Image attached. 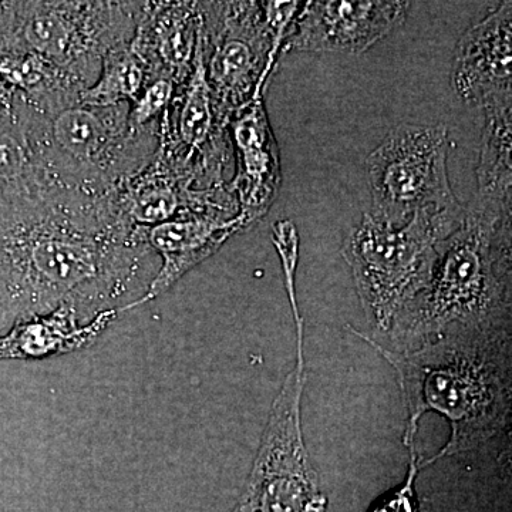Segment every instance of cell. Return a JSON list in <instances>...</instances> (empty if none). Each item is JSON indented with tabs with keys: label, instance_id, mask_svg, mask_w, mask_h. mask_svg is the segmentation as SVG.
I'll return each mask as SVG.
<instances>
[{
	"label": "cell",
	"instance_id": "17",
	"mask_svg": "<svg viewBox=\"0 0 512 512\" xmlns=\"http://www.w3.org/2000/svg\"><path fill=\"white\" fill-rule=\"evenodd\" d=\"M511 101L485 107L477 198L511 207Z\"/></svg>",
	"mask_w": 512,
	"mask_h": 512
},
{
	"label": "cell",
	"instance_id": "11",
	"mask_svg": "<svg viewBox=\"0 0 512 512\" xmlns=\"http://www.w3.org/2000/svg\"><path fill=\"white\" fill-rule=\"evenodd\" d=\"M251 225L239 212L232 218L184 215L153 227H137V237L160 259L161 265L147 292L127 306L124 313L160 298L191 269L214 255L232 235Z\"/></svg>",
	"mask_w": 512,
	"mask_h": 512
},
{
	"label": "cell",
	"instance_id": "2",
	"mask_svg": "<svg viewBox=\"0 0 512 512\" xmlns=\"http://www.w3.org/2000/svg\"><path fill=\"white\" fill-rule=\"evenodd\" d=\"M396 370L409 420L404 446L414 447L427 412L446 417L450 439L420 468L476 450L507 427L511 414V328L453 329L407 352H392L350 328Z\"/></svg>",
	"mask_w": 512,
	"mask_h": 512
},
{
	"label": "cell",
	"instance_id": "4",
	"mask_svg": "<svg viewBox=\"0 0 512 512\" xmlns=\"http://www.w3.org/2000/svg\"><path fill=\"white\" fill-rule=\"evenodd\" d=\"M82 94H60L39 106L16 94L13 113L53 188L101 197L151 163L160 133L131 126L130 104L99 106Z\"/></svg>",
	"mask_w": 512,
	"mask_h": 512
},
{
	"label": "cell",
	"instance_id": "7",
	"mask_svg": "<svg viewBox=\"0 0 512 512\" xmlns=\"http://www.w3.org/2000/svg\"><path fill=\"white\" fill-rule=\"evenodd\" d=\"M299 3L200 2L202 56L224 123L262 97L279 40Z\"/></svg>",
	"mask_w": 512,
	"mask_h": 512
},
{
	"label": "cell",
	"instance_id": "15",
	"mask_svg": "<svg viewBox=\"0 0 512 512\" xmlns=\"http://www.w3.org/2000/svg\"><path fill=\"white\" fill-rule=\"evenodd\" d=\"M123 315L121 309L84 322L70 306L20 320L0 335V360H45L92 348Z\"/></svg>",
	"mask_w": 512,
	"mask_h": 512
},
{
	"label": "cell",
	"instance_id": "9",
	"mask_svg": "<svg viewBox=\"0 0 512 512\" xmlns=\"http://www.w3.org/2000/svg\"><path fill=\"white\" fill-rule=\"evenodd\" d=\"M444 124H400L367 157L366 175L376 220L403 227L416 212L460 207L447 175Z\"/></svg>",
	"mask_w": 512,
	"mask_h": 512
},
{
	"label": "cell",
	"instance_id": "12",
	"mask_svg": "<svg viewBox=\"0 0 512 512\" xmlns=\"http://www.w3.org/2000/svg\"><path fill=\"white\" fill-rule=\"evenodd\" d=\"M512 3L504 2L458 42L451 84L470 106L490 107L511 99Z\"/></svg>",
	"mask_w": 512,
	"mask_h": 512
},
{
	"label": "cell",
	"instance_id": "6",
	"mask_svg": "<svg viewBox=\"0 0 512 512\" xmlns=\"http://www.w3.org/2000/svg\"><path fill=\"white\" fill-rule=\"evenodd\" d=\"M147 2H0V53L42 57L89 89L101 63L136 35Z\"/></svg>",
	"mask_w": 512,
	"mask_h": 512
},
{
	"label": "cell",
	"instance_id": "16",
	"mask_svg": "<svg viewBox=\"0 0 512 512\" xmlns=\"http://www.w3.org/2000/svg\"><path fill=\"white\" fill-rule=\"evenodd\" d=\"M55 190L40 170L15 113L0 117V210Z\"/></svg>",
	"mask_w": 512,
	"mask_h": 512
},
{
	"label": "cell",
	"instance_id": "8",
	"mask_svg": "<svg viewBox=\"0 0 512 512\" xmlns=\"http://www.w3.org/2000/svg\"><path fill=\"white\" fill-rule=\"evenodd\" d=\"M296 332L298 359L272 404L254 466L231 512H328V498L303 439V328Z\"/></svg>",
	"mask_w": 512,
	"mask_h": 512
},
{
	"label": "cell",
	"instance_id": "1",
	"mask_svg": "<svg viewBox=\"0 0 512 512\" xmlns=\"http://www.w3.org/2000/svg\"><path fill=\"white\" fill-rule=\"evenodd\" d=\"M157 256L109 194L52 190L0 210V325L70 306L84 322L124 309L153 281ZM0 333V335H2Z\"/></svg>",
	"mask_w": 512,
	"mask_h": 512
},
{
	"label": "cell",
	"instance_id": "10",
	"mask_svg": "<svg viewBox=\"0 0 512 512\" xmlns=\"http://www.w3.org/2000/svg\"><path fill=\"white\" fill-rule=\"evenodd\" d=\"M409 2H309L284 50L362 55L406 20Z\"/></svg>",
	"mask_w": 512,
	"mask_h": 512
},
{
	"label": "cell",
	"instance_id": "3",
	"mask_svg": "<svg viewBox=\"0 0 512 512\" xmlns=\"http://www.w3.org/2000/svg\"><path fill=\"white\" fill-rule=\"evenodd\" d=\"M511 262V207L476 197L380 346L407 352L448 330L511 328Z\"/></svg>",
	"mask_w": 512,
	"mask_h": 512
},
{
	"label": "cell",
	"instance_id": "13",
	"mask_svg": "<svg viewBox=\"0 0 512 512\" xmlns=\"http://www.w3.org/2000/svg\"><path fill=\"white\" fill-rule=\"evenodd\" d=\"M228 131L237 156V174L229 190L239 212L254 224L268 212L281 183L278 148L261 97L232 117Z\"/></svg>",
	"mask_w": 512,
	"mask_h": 512
},
{
	"label": "cell",
	"instance_id": "20",
	"mask_svg": "<svg viewBox=\"0 0 512 512\" xmlns=\"http://www.w3.org/2000/svg\"><path fill=\"white\" fill-rule=\"evenodd\" d=\"M410 464L409 473H407L406 481L396 490L390 491L389 494L380 498L379 503L373 507L370 512H419L417 510L416 493H414V480L419 474L420 463L414 447H410Z\"/></svg>",
	"mask_w": 512,
	"mask_h": 512
},
{
	"label": "cell",
	"instance_id": "5",
	"mask_svg": "<svg viewBox=\"0 0 512 512\" xmlns=\"http://www.w3.org/2000/svg\"><path fill=\"white\" fill-rule=\"evenodd\" d=\"M466 217V207L416 212L403 227L376 220L367 212L350 229L342 254L367 322L386 338L394 320L429 281L441 242Z\"/></svg>",
	"mask_w": 512,
	"mask_h": 512
},
{
	"label": "cell",
	"instance_id": "14",
	"mask_svg": "<svg viewBox=\"0 0 512 512\" xmlns=\"http://www.w3.org/2000/svg\"><path fill=\"white\" fill-rule=\"evenodd\" d=\"M200 28V2H147L133 42L154 77L181 87L194 69Z\"/></svg>",
	"mask_w": 512,
	"mask_h": 512
},
{
	"label": "cell",
	"instance_id": "18",
	"mask_svg": "<svg viewBox=\"0 0 512 512\" xmlns=\"http://www.w3.org/2000/svg\"><path fill=\"white\" fill-rule=\"evenodd\" d=\"M153 79L150 64L131 40L104 57L99 77L89 89L84 90L82 97L99 106L131 104Z\"/></svg>",
	"mask_w": 512,
	"mask_h": 512
},
{
	"label": "cell",
	"instance_id": "21",
	"mask_svg": "<svg viewBox=\"0 0 512 512\" xmlns=\"http://www.w3.org/2000/svg\"><path fill=\"white\" fill-rule=\"evenodd\" d=\"M0 333H2V325H0Z\"/></svg>",
	"mask_w": 512,
	"mask_h": 512
},
{
	"label": "cell",
	"instance_id": "19",
	"mask_svg": "<svg viewBox=\"0 0 512 512\" xmlns=\"http://www.w3.org/2000/svg\"><path fill=\"white\" fill-rule=\"evenodd\" d=\"M180 87L168 77H154L143 93L130 104L128 120L138 130H156L160 133L161 121L170 110Z\"/></svg>",
	"mask_w": 512,
	"mask_h": 512
}]
</instances>
